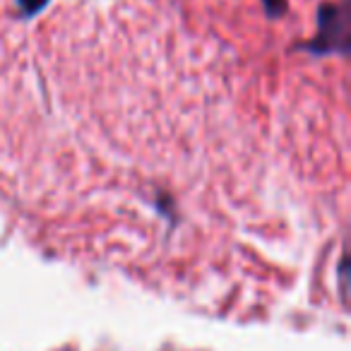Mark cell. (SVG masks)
Instances as JSON below:
<instances>
[{"label":"cell","mask_w":351,"mask_h":351,"mask_svg":"<svg viewBox=\"0 0 351 351\" xmlns=\"http://www.w3.org/2000/svg\"><path fill=\"white\" fill-rule=\"evenodd\" d=\"M27 8H29V12H34V10H39L41 5H44V0H22Z\"/></svg>","instance_id":"7a4b0ae2"},{"label":"cell","mask_w":351,"mask_h":351,"mask_svg":"<svg viewBox=\"0 0 351 351\" xmlns=\"http://www.w3.org/2000/svg\"><path fill=\"white\" fill-rule=\"evenodd\" d=\"M265 5H267L269 12H274V15H277V12L284 10V0H265Z\"/></svg>","instance_id":"6da1fadb"}]
</instances>
